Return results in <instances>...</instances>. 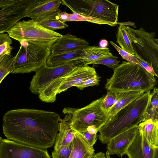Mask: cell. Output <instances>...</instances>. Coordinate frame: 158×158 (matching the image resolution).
I'll return each instance as SVG.
<instances>
[{
    "instance_id": "cell-1",
    "label": "cell",
    "mask_w": 158,
    "mask_h": 158,
    "mask_svg": "<svg viewBox=\"0 0 158 158\" xmlns=\"http://www.w3.org/2000/svg\"><path fill=\"white\" fill-rule=\"evenodd\" d=\"M61 119L54 112L34 109L10 110L3 117V132L8 139L47 149L54 144Z\"/></svg>"
},
{
    "instance_id": "cell-2",
    "label": "cell",
    "mask_w": 158,
    "mask_h": 158,
    "mask_svg": "<svg viewBox=\"0 0 158 158\" xmlns=\"http://www.w3.org/2000/svg\"><path fill=\"white\" fill-rule=\"evenodd\" d=\"M150 99V91L144 92L110 117L98 131L100 141L107 144L115 136L144 121Z\"/></svg>"
},
{
    "instance_id": "cell-3",
    "label": "cell",
    "mask_w": 158,
    "mask_h": 158,
    "mask_svg": "<svg viewBox=\"0 0 158 158\" xmlns=\"http://www.w3.org/2000/svg\"><path fill=\"white\" fill-rule=\"evenodd\" d=\"M111 77L107 79L105 88L117 92L142 91L146 92L154 89L155 76L139 65L123 61L114 69Z\"/></svg>"
},
{
    "instance_id": "cell-4",
    "label": "cell",
    "mask_w": 158,
    "mask_h": 158,
    "mask_svg": "<svg viewBox=\"0 0 158 158\" xmlns=\"http://www.w3.org/2000/svg\"><path fill=\"white\" fill-rule=\"evenodd\" d=\"M103 96L80 108L65 107L62 110L65 115L63 120L67 122L71 128L76 132L86 131L89 126H94L98 129L108 120L110 117L102 106Z\"/></svg>"
},
{
    "instance_id": "cell-5",
    "label": "cell",
    "mask_w": 158,
    "mask_h": 158,
    "mask_svg": "<svg viewBox=\"0 0 158 158\" xmlns=\"http://www.w3.org/2000/svg\"><path fill=\"white\" fill-rule=\"evenodd\" d=\"M73 12L117 25L119 6L108 0H62Z\"/></svg>"
},
{
    "instance_id": "cell-6",
    "label": "cell",
    "mask_w": 158,
    "mask_h": 158,
    "mask_svg": "<svg viewBox=\"0 0 158 158\" xmlns=\"http://www.w3.org/2000/svg\"><path fill=\"white\" fill-rule=\"evenodd\" d=\"M19 42L25 41L40 45L52 46L62 35L47 29L32 19L17 22L7 32Z\"/></svg>"
},
{
    "instance_id": "cell-7",
    "label": "cell",
    "mask_w": 158,
    "mask_h": 158,
    "mask_svg": "<svg viewBox=\"0 0 158 158\" xmlns=\"http://www.w3.org/2000/svg\"><path fill=\"white\" fill-rule=\"evenodd\" d=\"M17 52L15 69L12 73L35 72L46 64L52 46L40 45L23 41Z\"/></svg>"
},
{
    "instance_id": "cell-8",
    "label": "cell",
    "mask_w": 158,
    "mask_h": 158,
    "mask_svg": "<svg viewBox=\"0 0 158 158\" xmlns=\"http://www.w3.org/2000/svg\"><path fill=\"white\" fill-rule=\"evenodd\" d=\"M97 74L95 69L83 64L73 69L67 74L60 77L44 88L39 94L42 102L52 103L56 100L57 94L75 86L82 82Z\"/></svg>"
},
{
    "instance_id": "cell-9",
    "label": "cell",
    "mask_w": 158,
    "mask_h": 158,
    "mask_svg": "<svg viewBox=\"0 0 158 158\" xmlns=\"http://www.w3.org/2000/svg\"><path fill=\"white\" fill-rule=\"evenodd\" d=\"M135 54L150 65L156 73L158 72V39L154 38L155 32H149L140 27L135 30L125 26Z\"/></svg>"
},
{
    "instance_id": "cell-10",
    "label": "cell",
    "mask_w": 158,
    "mask_h": 158,
    "mask_svg": "<svg viewBox=\"0 0 158 158\" xmlns=\"http://www.w3.org/2000/svg\"><path fill=\"white\" fill-rule=\"evenodd\" d=\"M84 64L81 59L75 60L54 67H48L46 64L35 72L31 81L30 89L32 93H39L56 80L69 73L75 67Z\"/></svg>"
},
{
    "instance_id": "cell-11",
    "label": "cell",
    "mask_w": 158,
    "mask_h": 158,
    "mask_svg": "<svg viewBox=\"0 0 158 158\" xmlns=\"http://www.w3.org/2000/svg\"><path fill=\"white\" fill-rule=\"evenodd\" d=\"M0 158H50L47 149L25 145L8 139L0 143Z\"/></svg>"
},
{
    "instance_id": "cell-12",
    "label": "cell",
    "mask_w": 158,
    "mask_h": 158,
    "mask_svg": "<svg viewBox=\"0 0 158 158\" xmlns=\"http://www.w3.org/2000/svg\"><path fill=\"white\" fill-rule=\"evenodd\" d=\"M61 4L60 0H32L26 11V17L38 23L58 18Z\"/></svg>"
},
{
    "instance_id": "cell-13",
    "label": "cell",
    "mask_w": 158,
    "mask_h": 158,
    "mask_svg": "<svg viewBox=\"0 0 158 158\" xmlns=\"http://www.w3.org/2000/svg\"><path fill=\"white\" fill-rule=\"evenodd\" d=\"M31 1L14 0L0 10V34L7 32L20 20L26 17V11Z\"/></svg>"
},
{
    "instance_id": "cell-14",
    "label": "cell",
    "mask_w": 158,
    "mask_h": 158,
    "mask_svg": "<svg viewBox=\"0 0 158 158\" xmlns=\"http://www.w3.org/2000/svg\"><path fill=\"white\" fill-rule=\"evenodd\" d=\"M125 154L128 158H158V148L150 144L139 130Z\"/></svg>"
},
{
    "instance_id": "cell-15",
    "label": "cell",
    "mask_w": 158,
    "mask_h": 158,
    "mask_svg": "<svg viewBox=\"0 0 158 158\" xmlns=\"http://www.w3.org/2000/svg\"><path fill=\"white\" fill-rule=\"evenodd\" d=\"M139 131L138 126L116 135L107 144L106 149L109 155H117L122 157Z\"/></svg>"
},
{
    "instance_id": "cell-16",
    "label": "cell",
    "mask_w": 158,
    "mask_h": 158,
    "mask_svg": "<svg viewBox=\"0 0 158 158\" xmlns=\"http://www.w3.org/2000/svg\"><path fill=\"white\" fill-rule=\"evenodd\" d=\"M86 40L70 33L62 35L51 47L50 54L57 55L83 50L89 46Z\"/></svg>"
},
{
    "instance_id": "cell-17",
    "label": "cell",
    "mask_w": 158,
    "mask_h": 158,
    "mask_svg": "<svg viewBox=\"0 0 158 158\" xmlns=\"http://www.w3.org/2000/svg\"><path fill=\"white\" fill-rule=\"evenodd\" d=\"M95 150L79 133L76 132L72 141V148L69 158H89Z\"/></svg>"
},
{
    "instance_id": "cell-18",
    "label": "cell",
    "mask_w": 158,
    "mask_h": 158,
    "mask_svg": "<svg viewBox=\"0 0 158 158\" xmlns=\"http://www.w3.org/2000/svg\"><path fill=\"white\" fill-rule=\"evenodd\" d=\"M138 126L139 131L148 142L158 148V120L148 119L141 122Z\"/></svg>"
},
{
    "instance_id": "cell-19",
    "label": "cell",
    "mask_w": 158,
    "mask_h": 158,
    "mask_svg": "<svg viewBox=\"0 0 158 158\" xmlns=\"http://www.w3.org/2000/svg\"><path fill=\"white\" fill-rule=\"evenodd\" d=\"M144 93L142 91L118 92L115 102L108 112L109 117L114 115L120 110L130 104Z\"/></svg>"
},
{
    "instance_id": "cell-20",
    "label": "cell",
    "mask_w": 158,
    "mask_h": 158,
    "mask_svg": "<svg viewBox=\"0 0 158 158\" xmlns=\"http://www.w3.org/2000/svg\"><path fill=\"white\" fill-rule=\"evenodd\" d=\"M59 133L56 136L54 147L56 150L61 146H66L72 142L76 132L72 129L69 124L61 119L58 126Z\"/></svg>"
},
{
    "instance_id": "cell-21",
    "label": "cell",
    "mask_w": 158,
    "mask_h": 158,
    "mask_svg": "<svg viewBox=\"0 0 158 158\" xmlns=\"http://www.w3.org/2000/svg\"><path fill=\"white\" fill-rule=\"evenodd\" d=\"M84 56L83 50L57 55L50 54L46 64L48 67H54L61 65L77 59H81Z\"/></svg>"
},
{
    "instance_id": "cell-22",
    "label": "cell",
    "mask_w": 158,
    "mask_h": 158,
    "mask_svg": "<svg viewBox=\"0 0 158 158\" xmlns=\"http://www.w3.org/2000/svg\"><path fill=\"white\" fill-rule=\"evenodd\" d=\"M83 50L84 56L81 59L85 65H88L96 60L113 56L107 47L89 46Z\"/></svg>"
},
{
    "instance_id": "cell-23",
    "label": "cell",
    "mask_w": 158,
    "mask_h": 158,
    "mask_svg": "<svg viewBox=\"0 0 158 158\" xmlns=\"http://www.w3.org/2000/svg\"><path fill=\"white\" fill-rule=\"evenodd\" d=\"M116 35V42L120 48L129 54L135 55L131 41L124 25L122 23L119 25Z\"/></svg>"
},
{
    "instance_id": "cell-24",
    "label": "cell",
    "mask_w": 158,
    "mask_h": 158,
    "mask_svg": "<svg viewBox=\"0 0 158 158\" xmlns=\"http://www.w3.org/2000/svg\"><path fill=\"white\" fill-rule=\"evenodd\" d=\"M153 89L151 93L150 101L145 114L144 121L148 119L153 121L158 119V89L155 87Z\"/></svg>"
},
{
    "instance_id": "cell-25",
    "label": "cell",
    "mask_w": 158,
    "mask_h": 158,
    "mask_svg": "<svg viewBox=\"0 0 158 158\" xmlns=\"http://www.w3.org/2000/svg\"><path fill=\"white\" fill-rule=\"evenodd\" d=\"M17 56V54L14 56L6 55L0 59V84L5 77L14 70Z\"/></svg>"
},
{
    "instance_id": "cell-26",
    "label": "cell",
    "mask_w": 158,
    "mask_h": 158,
    "mask_svg": "<svg viewBox=\"0 0 158 158\" xmlns=\"http://www.w3.org/2000/svg\"><path fill=\"white\" fill-rule=\"evenodd\" d=\"M12 41L8 34H0V59L6 55H10L13 49Z\"/></svg>"
},
{
    "instance_id": "cell-27",
    "label": "cell",
    "mask_w": 158,
    "mask_h": 158,
    "mask_svg": "<svg viewBox=\"0 0 158 158\" xmlns=\"http://www.w3.org/2000/svg\"><path fill=\"white\" fill-rule=\"evenodd\" d=\"M87 21L99 24H107L113 27L116 25L110 22L93 18L81 15L76 13L69 14V21Z\"/></svg>"
},
{
    "instance_id": "cell-28",
    "label": "cell",
    "mask_w": 158,
    "mask_h": 158,
    "mask_svg": "<svg viewBox=\"0 0 158 158\" xmlns=\"http://www.w3.org/2000/svg\"><path fill=\"white\" fill-rule=\"evenodd\" d=\"M38 23L45 28L52 31L62 29L68 27L65 23L59 19L58 17L50 19Z\"/></svg>"
},
{
    "instance_id": "cell-29",
    "label": "cell",
    "mask_w": 158,
    "mask_h": 158,
    "mask_svg": "<svg viewBox=\"0 0 158 158\" xmlns=\"http://www.w3.org/2000/svg\"><path fill=\"white\" fill-rule=\"evenodd\" d=\"M118 92L113 90H109L106 95L103 96L101 105L108 113L114 106Z\"/></svg>"
},
{
    "instance_id": "cell-30",
    "label": "cell",
    "mask_w": 158,
    "mask_h": 158,
    "mask_svg": "<svg viewBox=\"0 0 158 158\" xmlns=\"http://www.w3.org/2000/svg\"><path fill=\"white\" fill-rule=\"evenodd\" d=\"M72 148V142L69 145L61 146L52 153V158H69Z\"/></svg>"
},
{
    "instance_id": "cell-31",
    "label": "cell",
    "mask_w": 158,
    "mask_h": 158,
    "mask_svg": "<svg viewBox=\"0 0 158 158\" xmlns=\"http://www.w3.org/2000/svg\"><path fill=\"white\" fill-rule=\"evenodd\" d=\"M118 58V57L112 56L96 60L91 63V64H103L114 70L119 65L120 61L117 60Z\"/></svg>"
},
{
    "instance_id": "cell-32",
    "label": "cell",
    "mask_w": 158,
    "mask_h": 158,
    "mask_svg": "<svg viewBox=\"0 0 158 158\" xmlns=\"http://www.w3.org/2000/svg\"><path fill=\"white\" fill-rule=\"evenodd\" d=\"M110 43L118 51L123 58L126 60L127 62L140 65L138 61L133 55L122 49L112 41H110Z\"/></svg>"
},
{
    "instance_id": "cell-33",
    "label": "cell",
    "mask_w": 158,
    "mask_h": 158,
    "mask_svg": "<svg viewBox=\"0 0 158 158\" xmlns=\"http://www.w3.org/2000/svg\"><path fill=\"white\" fill-rule=\"evenodd\" d=\"M100 77L98 74L91 78L87 79L79 84L75 87L82 90L84 88L90 86L98 85L99 83Z\"/></svg>"
},
{
    "instance_id": "cell-34",
    "label": "cell",
    "mask_w": 158,
    "mask_h": 158,
    "mask_svg": "<svg viewBox=\"0 0 158 158\" xmlns=\"http://www.w3.org/2000/svg\"><path fill=\"white\" fill-rule=\"evenodd\" d=\"M133 56L142 67L153 76L158 77V75L155 72L153 68L148 63L142 60L139 56L136 54Z\"/></svg>"
},
{
    "instance_id": "cell-35",
    "label": "cell",
    "mask_w": 158,
    "mask_h": 158,
    "mask_svg": "<svg viewBox=\"0 0 158 158\" xmlns=\"http://www.w3.org/2000/svg\"><path fill=\"white\" fill-rule=\"evenodd\" d=\"M79 133L91 146H93L97 139V135H92L86 131L77 132Z\"/></svg>"
},
{
    "instance_id": "cell-36",
    "label": "cell",
    "mask_w": 158,
    "mask_h": 158,
    "mask_svg": "<svg viewBox=\"0 0 158 158\" xmlns=\"http://www.w3.org/2000/svg\"><path fill=\"white\" fill-rule=\"evenodd\" d=\"M58 19L60 21L65 23L68 22L69 19V13L65 12H61L60 11L58 15Z\"/></svg>"
},
{
    "instance_id": "cell-37",
    "label": "cell",
    "mask_w": 158,
    "mask_h": 158,
    "mask_svg": "<svg viewBox=\"0 0 158 158\" xmlns=\"http://www.w3.org/2000/svg\"><path fill=\"white\" fill-rule=\"evenodd\" d=\"M86 131L91 135H97V133L98 132V130L95 126H90L87 128Z\"/></svg>"
},
{
    "instance_id": "cell-38",
    "label": "cell",
    "mask_w": 158,
    "mask_h": 158,
    "mask_svg": "<svg viewBox=\"0 0 158 158\" xmlns=\"http://www.w3.org/2000/svg\"><path fill=\"white\" fill-rule=\"evenodd\" d=\"M14 0H0V8L3 9L11 4Z\"/></svg>"
},
{
    "instance_id": "cell-39",
    "label": "cell",
    "mask_w": 158,
    "mask_h": 158,
    "mask_svg": "<svg viewBox=\"0 0 158 158\" xmlns=\"http://www.w3.org/2000/svg\"><path fill=\"white\" fill-rule=\"evenodd\" d=\"M89 158H106V154L105 153L100 152L94 153Z\"/></svg>"
},
{
    "instance_id": "cell-40",
    "label": "cell",
    "mask_w": 158,
    "mask_h": 158,
    "mask_svg": "<svg viewBox=\"0 0 158 158\" xmlns=\"http://www.w3.org/2000/svg\"><path fill=\"white\" fill-rule=\"evenodd\" d=\"M105 154L106 158H111L110 156L109 155L108 152L107 151L106 152Z\"/></svg>"
},
{
    "instance_id": "cell-41",
    "label": "cell",
    "mask_w": 158,
    "mask_h": 158,
    "mask_svg": "<svg viewBox=\"0 0 158 158\" xmlns=\"http://www.w3.org/2000/svg\"><path fill=\"white\" fill-rule=\"evenodd\" d=\"M2 138L0 136V143L2 140Z\"/></svg>"
}]
</instances>
